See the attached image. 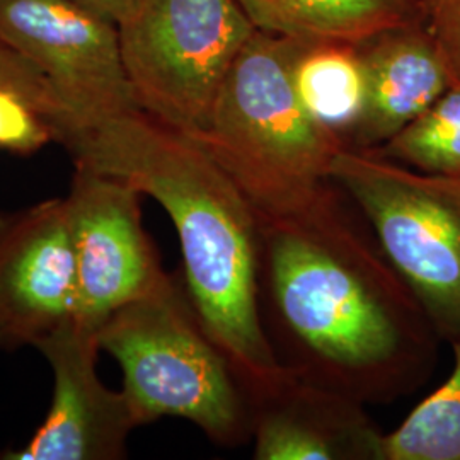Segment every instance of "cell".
Wrapping results in <instances>:
<instances>
[{
	"mask_svg": "<svg viewBox=\"0 0 460 460\" xmlns=\"http://www.w3.org/2000/svg\"><path fill=\"white\" fill-rule=\"evenodd\" d=\"M0 87L14 91L55 128L57 138L66 142L74 132L72 116L49 81L16 49L0 38Z\"/></svg>",
	"mask_w": 460,
	"mask_h": 460,
	"instance_id": "cell-17",
	"label": "cell"
},
{
	"mask_svg": "<svg viewBox=\"0 0 460 460\" xmlns=\"http://www.w3.org/2000/svg\"><path fill=\"white\" fill-rule=\"evenodd\" d=\"M254 33L237 0H137L118 36L138 110L195 137Z\"/></svg>",
	"mask_w": 460,
	"mask_h": 460,
	"instance_id": "cell-6",
	"label": "cell"
},
{
	"mask_svg": "<svg viewBox=\"0 0 460 460\" xmlns=\"http://www.w3.org/2000/svg\"><path fill=\"white\" fill-rule=\"evenodd\" d=\"M294 83L309 115L348 147L365 104L360 43L305 41L294 64Z\"/></svg>",
	"mask_w": 460,
	"mask_h": 460,
	"instance_id": "cell-14",
	"label": "cell"
},
{
	"mask_svg": "<svg viewBox=\"0 0 460 460\" xmlns=\"http://www.w3.org/2000/svg\"><path fill=\"white\" fill-rule=\"evenodd\" d=\"M140 198L128 182L75 165L66 197L75 270L74 319L87 328L99 331L110 315L167 277L144 229Z\"/></svg>",
	"mask_w": 460,
	"mask_h": 460,
	"instance_id": "cell-8",
	"label": "cell"
},
{
	"mask_svg": "<svg viewBox=\"0 0 460 460\" xmlns=\"http://www.w3.org/2000/svg\"><path fill=\"white\" fill-rule=\"evenodd\" d=\"M38 348L53 372L49 414L22 448L5 460H119L138 428L123 391L108 389L98 376V331L74 317L53 329Z\"/></svg>",
	"mask_w": 460,
	"mask_h": 460,
	"instance_id": "cell-9",
	"label": "cell"
},
{
	"mask_svg": "<svg viewBox=\"0 0 460 460\" xmlns=\"http://www.w3.org/2000/svg\"><path fill=\"white\" fill-rule=\"evenodd\" d=\"M51 140H58L57 132L33 104L0 87V148L28 155Z\"/></svg>",
	"mask_w": 460,
	"mask_h": 460,
	"instance_id": "cell-18",
	"label": "cell"
},
{
	"mask_svg": "<svg viewBox=\"0 0 460 460\" xmlns=\"http://www.w3.org/2000/svg\"><path fill=\"white\" fill-rule=\"evenodd\" d=\"M454 355L444 385L384 435V460H460V343H454Z\"/></svg>",
	"mask_w": 460,
	"mask_h": 460,
	"instance_id": "cell-15",
	"label": "cell"
},
{
	"mask_svg": "<svg viewBox=\"0 0 460 460\" xmlns=\"http://www.w3.org/2000/svg\"><path fill=\"white\" fill-rule=\"evenodd\" d=\"M331 181L358 207L437 334L460 343V178L346 147L331 165Z\"/></svg>",
	"mask_w": 460,
	"mask_h": 460,
	"instance_id": "cell-5",
	"label": "cell"
},
{
	"mask_svg": "<svg viewBox=\"0 0 460 460\" xmlns=\"http://www.w3.org/2000/svg\"><path fill=\"white\" fill-rule=\"evenodd\" d=\"M74 305L66 198L0 212V348L38 345L74 317Z\"/></svg>",
	"mask_w": 460,
	"mask_h": 460,
	"instance_id": "cell-10",
	"label": "cell"
},
{
	"mask_svg": "<svg viewBox=\"0 0 460 460\" xmlns=\"http://www.w3.org/2000/svg\"><path fill=\"white\" fill-rule=\"evenodd\" d=\"M408 2H410L412 7L418 11V7H420V2H421V0H408Z\"/></svg>",
	"mask_w": 460,
	"mask_h": 460,
	"instance_id": "cell-21",
	"label": "cell"
},
{
	"mask_svg": "<svg viewBox=\"0 0 460 460\" xmlns=\"http://www.w3.org/2000/svg\"><path fill=\"white\" fill-rule=\"evenodd\" d=\"M365 104L348 148L377 150L457 83L420 16L360 43Z\"/></svg>",
	"mask_w": 460,
	"mask_h": 460,
	"instance_id": "cell-12",
	"label": "cell"
},
{
	"mask_svg": "<svg viewBox=\"0 0 460 460\" xmlns=\"http://www.w3.org/2000/svg\"><path fill=\"white\" fill-rule=\"evenodd\" d=\"M418 14L460 83V0H421Z\"/></svg>",
	"mask_w": 460,
	"mask_h": 460,
	"instance_id": "cell-19",
	"label": "cell"
},
{
	"mask_svg": "<svg viewBox=\"0 0 460 460\" xmlns=\"http://www.w3.org/2000/svg\"><path fill=\"white\" fill-rule=\"evenodd\" d=\"M305 41L258 31L230 66L208 121L191 137L229 174L260 217L309 208L334 188L345 142L298 98L294 64Z\"/></svg>",
	"mask_w": 460,
	"mask_h": 460,
	"instance_id": "cell-3",
	"label": "cell"
},
{
	"mask_svg": "<svg viewBox=\"0 0 460 460\" xmlns=\"http://www.w3.org/2000/svg\"><path fill=\"white\" fill-rule=\"evenodd\" d=\"M258 220L261 314L281 365L362 404L412 391L438 334L343 207L341 190L302 212Z\"/></svg>",
	"mask_w": 460,
	"mask_h": 460,
	"instance_id": "cell-1",
	"label": "cell"
},
{
	"mask_svg": "<svg viewBox=\"0 0 460 460\" xmlns=\"http://www.w3.org/2000/svg\"><path fill=\"white\" fill-rule=\"evenodd\" d=\"M99 346L123 370V394L144 427L164 416L195 423L212 442L251 437L246 391L227 355L201 326L178 279L118 309L99 328Z\"/></svg>",
	"mask_w": 460,
	"mask_h": 460,
	"instance_id": "cell-4",
	"label": "cell"
},
{
	"mask_svg": "<svg viewBox=\"0 0 460 460\" xmlns=\"http://www.w3.org/2000/svg\"><path fill=\"white\" fill-rule=\"evenodd\" d=\"M74 2L98 13L101 16L111 19L118 24L132 11L137 0H74Z\"/></svg>",
	"mask_w": 460,
	"mask_h": 460,
	"instance_id": "cell-20",
	"label": "cell"
},
{
	"mask_svg": "<svg viewBox=\"0 0 460 460\" xmlns=\"http://www.w3.org/2000/svg\"><path fill=\"white\" fill-rule=\"evenodd\" d=\"M66 146L75 165L128 182L164 208L181 243L186 294L244 391L288 376L264 328L258 214L214 157L140 110L106 118Z\"/></svg>",
	"mask_w": 460,
	"mask_h": 460,
	"instance_id": "cell-2",
	"label": "cell"
},
{
	"mask_svg": "<svg viewBox=\"0 0 460 460\" xmlns=\"http://www.w3.org/2000/svg\"><path fill=\"white\" fill-rule=\"evenodd\" d=\"M0 38L49 81L72 135L138 110L111 19L74 0H0Z\"/></svg>",
	"mask_w": 460,
	"mask_h": 460,
	"instance_id": "cell-7",
	"label": "cell"
},
{
	"mask_svg": "<svg viewBox=\"0 0 460 460\" xmlns=\"http://www.w3.org/2000/svg\"><path fill=\"white\" fill-rule=\"evenodd\" d=\"M258 31L300 41L362 43L420 16L408 0H237Z\"/></svg>",
	"mask_w": 460,
	"mask_h": 460,
	"instance_id": "cell-13",
	"label": "cell"
},
{
	"mask_svg": "<svg viewBox=\"0 0 460 460\" xmlns=\"http://www.w3.org/2000/svg\"><path fill=\"white\" fill-rule=\"evenodd\" d=\"M246 395L256 460H384V435L351 397L292 372Z\"/></svg>",
	"mask_w": 460,
	"mask_h": 460,
	"instance_id": "cell-11",
	"label": "cell"
},
{
	"mask_svg": "<svg viewBox=\"0 0 460 460\" xmlns=\"http://www.w3.org/2000/svg\"><path fill=\"white\" fill-rule=\"evenodd\" d=\"M372 152L425 174L460 178V83Z\"/></svg>",
	"mask_w": 460,
	"mask_h": 460,
	"instance_id": "cell-16",
	"label": "cell"
}]
</instances>
